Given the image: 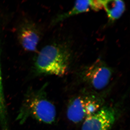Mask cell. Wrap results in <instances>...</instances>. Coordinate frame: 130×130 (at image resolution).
Here are the masks:
<instances>
[{
    "mask_svg": "<svg viewBox=\"0 0 130 130\" xmlns=\"http://www.w3.org/2000/svg\"><path fill=\"white\" fill-rule=\"evenodd\" d=\"M71 58L70 50L66 46L50 44L40 51L35 67L40 74L61 76L68 71Z\"/></svg>",
    "mask_w": 130,
    "mask_h": 130,
    "instance_id": "obj_1",
    "label": "cell"
},
{
    "mask_svg": "<svg viewBox=\"0 0 130 130\" xmlns=\"http://www.w3.org/2000/svg\"><path fill=\"white\" fill-rule=\"evenodd\" d=\"M24 105L18 118L21 121L29 116L45 124H51L55 120V106L41 91L28 98Z\"/></svg>",
    "mask_w": 130,
    "mask_h": 130,
    "instance_id": "obj_2",
    "label": "cell"
},
{
    "mask_svg": "<svg viewBox=\"0 0 130 130\" xmlns=\"http://www.w3.org/2000/svg\"><path fill=\"white\" fill-rule=\"evenodd\" d=\"M102 105L101 99L94 95L85 94L75 96L68 105V119L75 123L84 121L99 110Z\"/></svg>",
    "mask_w": 130,
    "mask_h": 130,
    "instance_id": "obj_3",
    "label": "cell"
},
{
    "mask_svg": "<svg viewBox=\"0 0 130 130\" xmlns=\"http://www.w3.org/2000/svg\"><path fill=\"white\" fill-rule=\"evenodd\" d=\"M112 70L101 59L87 67L82 73L83 80L93 88L103 89L109 83Z\"/></svg>",
    "mask_w": 130,
    "mask_h": 130,
    "instance_id": "obj_4",
    "label": "cell"
},
{
    "mask_svg": "<svg viewBox=\"0 0 130 130\" xmlns=\"http://www.w3.org/2000/svg\"><path fill=\"white\" fill-rule=\"evenodd\" d=\"M117 112L112 107L101 108L84 121L81 130H110L117 118Z\"/></svg>",
    "mask_w": 130,
    "mask_h": 130,
    "instance_id": "obj_5",
    "label": "cell"
},
{
    "mask_svg": "<svg viewBox=\"0 0 130 130\" xmlns=\"http://www.w3.org/2000/svg\"><path fill=\"white\" fill-rule=\"evenodd\" d=\"M101 1H78L75 3L74 6L70 11L61 14L59 17V20L80 14L90 10L98 11L102 9Z\"/></svg>",
    "mask_w": 130,
    "mask_h": 130,
    "instance_id": "obj_6",
    "label": "cell"
},
{
    "mask_svg": "<svg viewBox=\"0 0 130 130\" xmlns=\"http://www.w3.org/2000/svg\"><path fill=\"white\" fill-rule=\"evenodd\" d=\"M101 2L110 21L118 19L125 11V4L123 1H101Z\"/></svg>",
    "mask_w": 130,
    "mask_h": 130,
    "instance_id": "obj_7",
    "label": "cell"
},
{
    "mask_svg": "<svg viewBox=\"0 0 130 130\" xmlns=\"http://www.w3.org/2000/svg\"><path fill=\"white\" fill-rule=\"evenodd\" d=\"M20 41L22 46L27 51H32L36 49L39 41V37L34 29L27 27L21 31Z\"/></svg>",
    "mask_w": 130,
    "mask_h": 130,
    "instance_id": "obj_8",
    "label": "cell"
},
{
    "mask_svg": "<svg viewBox=\"0 0 130 130\" xmlns=\"http://www.w3.org/2000/svg\"><path fill=\"white\" fill-rule=\"evenodd\" d=\"M0 67V119H5L7 116V109L5 102Z\"/></svg>",
    "mask_w": 130,
    "mask_h": 130,
    "instance_id": "obj_9",
    "label": "cell"
}]
</instances>
